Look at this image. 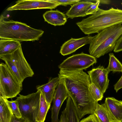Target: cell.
Returning a JSON list of instances; mask_svg holds the SVG:
<instances>
[{
  "instance_id": "obj_24",
  "label": "cell",
  "mask_w": 122,
  "mask_h": 122,
  "mask_svg": "<svg viewBox=\"0 0 122 122\" xmlns=\"http://www.w3.org/2000/svg\"><path fill=\"white\" fill-rule=\"evenodd\" d=\"M91 93L95 100L97 102L101 100L103 97V93L93 83H91L89 85Z\"/></svg>"
},
{
  "instance_id": "obj_22",
  "label": "cell",
  "mask_w": 122,
  "mask_h": 122,
  "mask_svg": "<svg viewBox=\"0 0 122 122\" xmlns=\"http://www.w3.org/2000/svg\"><path fill=\"white\" fill-rule=\"evenodd\" d=\"M109 62L108 65L106 68L110 72L112 71L113 73L116 72L122 73V64L115 57L113 53L109 54Z\"/></svg>"
},
{
  "instance_id": "obj_30",
  "label": "cell",
  "mask_w": 122,
  "mask_h": 122,
  "mask_svg": "<svg viewBox=\"0 0 122 122\" xmlns=\"http://www.w3.org/2000/svg\"><path fill=\"white\" fill-rule=\"evenodd\" d=\"M114 89L117 92L122 88V75L119 80L114 85Z\"/></svg>"
},
{
  "instance_id": "obj_11",
  "label": "cell",
  "mask_w": 122,
  "mask_h": 122,
  "mask_svg": "<svg viewBox=\"0 0 122 122\" xmlns=\"http://www.w3.org/2000/svg\"><path fill=\"white\" fill-rule=\"evenodd\" d=\"M91 83L94 84L104 93L108 87L109 80L108 74L109 72L106 68L99 66L87 72Z\"/></svg>"
},
{
  "instance_id": "obj_17",
  "label": "cell",
  "mask_w": 122,
  "mask_h": 122,
  "mask_svg": "<svg viewBox=\"0 0 122 122\" xmlns=\"http://www.w3.org/2000/svg\"><path fill=\"white\" fill-rule=\"evenodd\" d=\"M21 46L20 42L16 40L0 39V56L10 53Z\"/></svg>"
},
{
  "instance_id": "obj_6",
  "label": "cell",
  "mask_w": 122,
  "mask_h": 122,
  "mask_svg": "<svg viewBox=\"0 0 122 122\" xmlns=\"http://www.w3.org/2000/svg\"><path fill=\"white\" fill-rule=\"evenodd\" d=\"M20 83L5 63L0 64V95L5 99L16 97L22 90Z\"/></svg>"
},
{
  "instance_id": "obj_1",
  "label": "cell",
  "mask_w": 122,
  "mask_h": 122,
  "mask_svg": "<svg viewBox=\"0 0 122 122\" xmlns=\"http://www.w3.org/2000/svg\"><path fill=\"white\" fill-rule=\"evenodd\" d=\"M58 76L63 81L72 99L80 119L87 114H94L96 102L90 92L89 75L83 70H60Z\"/></svg>"
},
{
  "instance_id": "obj_16",
  "label": "cell",
  "mask_w": 122,
  "mask_h": 122,
  "mask_svg": "<svg viewBox=\"0 0 122 122\" xmlns=\"http://www.w3.org/2000/svg\"><path fill=\"white\" fill-rule=\"evenodd\" d=\"M43 17L45 21L55 26L64 25L67 21L66 14L57 10L47 11Z\"/></svg>"
},
{
  "instance_id": "obj_9",
  "label": "cell",
  "mask_w": 122,
  "mask_h": 122,
  "mask_svg": "<svg viewBox=\"0 0 122 122\" xmlns=\"http://www.w3.org/2000/svg\"><path fill=\"white\" fill-rule=\"evenodd\" d=\"M59 5L58 4L50 0H20L17 1L14 5L7 8V10H28L42 9L51 10Z\"/></svg>"
},
{
  "instance_id": "obj_20",
  "label": "cell",
  "mask_w": 122,
  "mask_h": 122,
  "mask_svg": "<svg viewBox=\"0 0 122 122\" xmlns=\"http://www.w3.org/2000/svg\"><path fill=\"white\" fill-rule=\"evenodd\" d=\"M13 115L4 98L0 95V122H10Z\"/></svg>"
},
{
  "instance_id": "obj_13",
  "label": "cell",
  "mask_w": 122,
  "mask_h": 122,
  "mask_svg": "<svg viewBox=\"0 0 122 122\" xmlns=\"http://www.w3.org/2000/svg\"><path fill=\"white\" fill-rule=\"evenodd\" d=\"M113 122H122V101L106 98L104 103Z\"/></svg>"
},
{
  "instance_id": "obj_3",
  "label": "cell",
  "mask_w": 122,
  "mask_h": 122,
  "mask_svg": "<svg viewBox=\"0 0 122 122\" xmlns=\"http://www.w3.org/2000/svg\"><path fill=\"white\" fill-rule=\"evenodd\" d=\"M2 15L0 18V38L19 42L38 40L44 33L25 23L12 20L5 21Z\"/></svg>"
},
{
  "instance_id": "obj_25",
  "label": "cell",
  "mask_w": 122,
  "mask_h": 122,
  "mask_svg": "<svg viewBox=\"0 0 122 122\" xmlns=\"http://www.w3.org/2000/svg\"><path fill=\"white\" fill-rule=\"evenodd\" d=\"M100 4V0H97L96 2L88 6L86 10V15H93L96 13L99 8L98 6Z\"/></svg>"
},
{
  "instance_id": "obj_7",
  "label": "cell",
  "mask_w": 122,
  "mask_h": 122,
  "mask_svg": "<svg viewBox=\"0 0 122 122\" xmlns=\"http://www.w3.org/2000/svg\"><path fill=\"white\" fill-rule=\"evenodd\" d=\"M16 99L18 102L22 117L29 122H37V116L40 103L41 92L23 95L20 94Z\"/></svg>"
},
{
  "instance_id": "obj_21",
  "label": "cell",
  "mask_w": 122,
  "mask_h": 122,
  "mask_svg": "<svg viewBox=\"0 0 122 122\" xmlns=\"http://www.w3.org/2000/svg\"><path fill=\"white\" fill-rule=\"evenodd\" d=\"M51 105L47 103L41 92L40 99L38 112L36 118L37 122H44Z\"/></svg>"
},
{
  "instance_id": "obj_15",
  "label": "cell",
  "mask_w": 122,
  "mask_h": 122,
  "mask_svg": "<svg viewBox=\"0 0 122 122\" xmlns=\"http://www.w3.org/2000/svg\"><path fill=\"white\" fill-rule=\"evenodd\" d=\"M90 0H80L71 5L66 15L68 18L72 19L78 17H83L87 15L86 11V8L93 3L96 2Z\"/></svg>"
},
{
  "instance_id": "obj_5",
  "label": "cell",
  "mask_w": 122,
  "mask_h": 122,
  "mask_svg": "<svg viewBox=\"0 0 122 122\" xmlns=\"http://www.w3.org/2000/svg\"><path fill=\"white\" fill-rule=\"evenodd\" d=\"M19 82L22 84L26 78L32 77L34 72L25 59L21 46L14 51L0 56Z\"/></svg>"
},
{
  "instance_id": "obj_29",
  "label": "cell",
  "mask_w": 122,
  "mask_h": 122,
  "mask_svg": "<svg viewBox=\"0 0 122 122\" xmlns=\"http://www.w3.org/2000/svg\"><path fill=\"white\" fill-rule=\"evenodd\" d=\"M10 122H29L23 117H18L12 115Z\"/></svg>"
},
{
  "instance_id": "obj_14",
  "label": "cell",
  "mask_w": 122,
  "mask_h": 122,
  "mask_svg": "<svg viewBox=\"0 0 122 122\" xmlns=\"http://www.w3.org/2000/svg\"><path fill=\"white\" fill-rule=\"evenodd\" d=\"M60 80L58 76L52 78L50 77L46 83L36 86L37 90L40 91L46 102L50 105L52 101L55 90L59 84Z\"/></svg>"
},
{
  "instance_id": "obj_27",
  "label": "cell",
  "mask_w": 122,
  "mask_h": 122,
  "mask_svg": "<svg viewBox=\"0 0 122 122\" xmlns=\"http://www.w3.org/2000/svg\"><path fill=\"white\" fill-rule=\"evenodd\" d=\"M122 51V34L117 40L115 46L113 51L115 53Z\"/></svg>"
},
{
  "instance_id": "obj_26",
  "label": "cell",
  "mask_w": 122,
  "mask_h": 122,
  "mask_svg": "<svg viewBox=\"0 0 122 122\" xmlns=\"http://www.w3.org/2000/svg\"><path fill=\"white\" fill-rule=\"evenodd\" d=\"M51 1L57 3L60 5L67 6V5H73L81 0H50Z\"/></svg>"
},
{
  "instance_id": "obj_10",
  "label": "cell",
  "mask_w": 122,
  "mask_h": 122,
  "mask_svg": "<svg viewBox=\"0 0 122 122\" xmlns=\"http://www.w3.org/2000/svg\"><path fill=\"white\" fill-rule=\"evenodd\" d=\"M60 78L59 83L55 90L51 109V122H59L58 115L61 108L65 100L69 96L64 82Z\"/></svg>"
},
{
  "instance_id": "obj_4",
  "label": "cell",
  "mask_w": 122,
  "mask_h": 122,
  "mask_svg": "<svg viewBox=\"0 0 122 122\" xmlns=\"http://www.w3.org/2000/svg\"><path fill=\"white\" fill-rule=\"evenodd\" d=\"M122 34V23L102 30L94 36L90 44V55L99 58L113 50L116 43Z\"/></svg>"
},
{
  "instance_id": "obj_31",
  "label": "cell",
  "mask_w": 122,
  "mask_h": 122,
  "mask_svg": "<svg viewBox=\"0 0 122 122\" xmlns=\"http://www.w3.org/2000/svg\"><path fill=\"white\" fill-rule=\"evenodd\" d=\"M59 122H67V118L65 108L61 112L60 119Z\"/></svg>"
},
{
  "instance_id": "obj_19",
  "label": "cell",
  "mask_w": 122,
  "mask_h": 122,
  "mask_svg": "<svg viewBox=\"0 0 122 122\" xmlns=\"http://www.w3.org/2000/svg\"><path fill=\"white\" fill-rule=\"evenodd\" d=\"M94 114L99 122H113L104 103H97Z\"/></svg>"
},
{
  "instance_id": "obj_8",
  "label": "cell",
  "mask_w": 122,
  "mask_h": 122,
  "mask_svg": "<svg viewBox=\"0 0 122 122\" xmlns=\"http://www.w3.org/2000/svg\"><path fill=\"white\" fill-rule=\"evenodd\" d=\"M97 62L96 58L82 52L67 58L58 66V67L60 70L66 71L83 70Z\"/></svg>"
},
{
  "instance_id": "obj_23",
  "label": "cell",
  "mask_w": 122,
  "mask_h": 122,
  "mask_svg": "<svg viewBox=\"0 0 122 122\" xmlns=\"http://www.w3.org/2000/svg\"><path fill=\"white\" fill-rule=\"evenodd\" d=\"M5 99L7 104L13 114L17 117H21L18 103L17 101L16 100H13L12 99L11 101H9L7 99Z\"/></svg>"
},
{
  "instance_id": "obj_28",
  "label": "cell",
  "mask_w": 122,
  "mask_h": 122,
  "mask_svg": "<svg viewBox=\"0 0 122 122\" xmlns=\"http://www.w3.org/2000/svg\"><path fill=\"white\" fill-rule=\"evenodd\" d=\"M80 122H99L96 116L94 114H90L86 117L82 119Z\"/></svg>"
},
{
  "instance_id": "obj_33",
  "label": "cell",
  "mask_w": 122,
  "mask_h": 122,
  "mask_svg": "<svg viewBox=\"0 0 122 122\" xmlns=\"http://www.w3.org/2000/svg\"></svg>"
},
{
  "instance_id": "obj_2",
  "label": "cell",
  "mask_w": 122,
  "mask_h": 122,
  "mask_svg": "<svg viewBox=\"0 0 122 122\" xmlns=\"http://www.w3.org/2000/svg\"><path fill=\"white\" fill-rule=\"evenodd\" d=\"M122 23V10L112 7L107 10L99 8L96 13L76 24L84 34L89 35Z\"/></svg>"
},
{
  "instance_id": "obj_18",
  "label": "cell",
  "mask_w": 122,
  "mask_h": 122,
  "mask_svg": "<svg viewBox=\"0 0 122 122\" xmlns=\"http://www.w3.org/2000/svg\"><path fill=\"white\" fill-rule=\"evenodd\" d=\"M67 122H80V119L76 111L73 100L70 96L66 100L65 107Z\"/></svg>"
},
{
  "instance_id": "obj_32",
  "label": "cell",
  "mask_w": 122,
  "mask_h": 122,
  "mask_svg": "<svg viewBox=\"0 0 122 122\" xmlns=\"http://www.w3.org/2000/svg\"><path fill=\"white\" fill-rule=\"evenodd\" d=\"M100 3L105 4H109L111 2V1L108 0H100Z\"/></svg>"
},
{
  "instance_id": "obj_12",
  "label": "cell",
  "mask_w": 122,
  "mask_h": 122,
  "mask_svg": "<svg viewBox=\"0 0 122 122\" xmlns=\"http://www.w3.org/2000/svg\"><path fill=\"white\" fill-rule=\"evenodd\" d=\"M93 37L88 35L79 38H71L63 44L60 53L63 56L72 53L82 46L90 44Z\"/></svg>"
}]
</instances>
